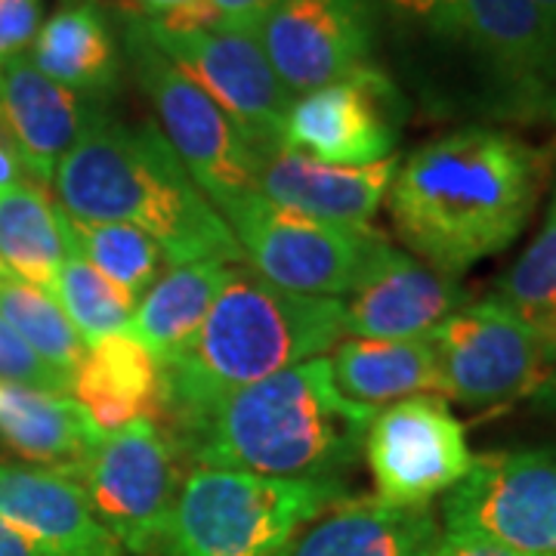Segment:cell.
<instances>
[{
  "label": "cell",
  "mask_w": 556,
  "mask_h": 556,
  "mask_svg": "<svg viewBox=\"0 0 556 556\" xmlns=\"http://www.w3.org/2000/svg\"><path fill=\"white\" fill-rule=\"evenodd\" d=\"M554 170V152L489 124H470L420 146L387 192L408 254L460 278L522 236Z\"/></svg>",
  "instance_id": "6da1fadb"
},
{
  "label": "cell",
  "mask_w": 556,
  "mask_h": 556,
  "mask_svg": "<svg viewBox=\"0 0 556 556\" xmlns=\"http://www.w3.org/2000/svg\"><path fill=\"white\" fill-rule=\"evenodd\" d=\"M343 338V300L291 294L232 263L189 350L161 365L159 420L182 448L219 399L318 358Z\"/></svg>",
  "instance_id": "7a4b0ae2"
},
{
  "label": "cell",
  "mask_w": 556,
  "mask_h": 556,
  "mask_svg": "<svg viewBox=\"0 0 556 556\" xmlns=\"http://www.w3.org/2000/svg\"><path fill=\"white\" fill-rule=\"evenodd\" d=\"M53 189L72 219L134 226L159 244L170 266L244 263L232 229L159 124L127 127L102 112L62 159Z\"/></svg>",
  "instance_id": "3957f363"
},
{
  "label": "cell",
  "mask_w": 556,
  "mask_h": 556,
  "mask_svg": "<svg viewBox=\"0 0 556 556\" xmlns=\"http://www.w3.org/2000/svg\"><path fill=\"white\" fill-rule=\"evenodd\" d=\"M378 408L340 393L325 356L223 396L186 439L195 467L276 479H340L362 455Z\"/></svg>",
  "instance_id": "277c9868"
},
{
  "label": "cell",
  "mask_w": 556,
  "mask_h": 556,
  "mask_svg": "<svg viewBox=\"0 0 556 556\" xmlns=\"http://www.w3.org/2000/svg\"><path fill=\"white\" fill-rule=\"evenodd\" d=\"M340 479H276L192 467L179 485L161 556H281L294 538L343 501Z\"/></svg>",
  "instance_id": "5b68a950"
},
{
  "label": "cell",
  "mask_w": 556,
  "mask_h": 556,
  "mask_svg": "<svg viewBox=\"0 0 556 556\" xmlns=\"http://www.w3.org/2000/svg\"><path fill=\"white\" fill-rule=\"evenodd\" d=\"M430 35L457 50L497 121H556V0H455Z\"/></svg>",
  "instance_id": "8992f818"
},
{
  "label": "cell",
  "mask_w": 556,
  "mask_h": 556,
  "mask_svg": "<svg viewBox=\"0 0 556 556\" xmlns=\"http://www.w3.org/2000/svg\"><path fill=\"white\" fill-rule=\"evenodd\" d=\"M118 38L139 90L159 115V130L219 217H226L257 192L260 159L217 102L161 53L137 10L118 13Z\"/></svg>",
  "instance_id": "52a82bcc"
},
{
  "label": "cell",
  "mask_w": 556,
  "mask_h": 556,
  "mask_svg": "<svg viewBox=\"0 0 556 556\" xmlns=\"http://www.w3.org/2000/svg\"><path fill=\"white\" fill-rule=\"evenodd\" d=\"M244 263L291 294L350 298L393 244L375 226H340L278 207L260 192L226 214Z\"/></svg>",
  "instance_id": "ba28073f"
},
{
  "label": "cell",
  "mask_w": 556,
  "mask_h": 556,
  "mask_svg": "<svg viewBox=\"0 0 556 556\" xmlns=\"http://www.w3.org/2000/svg\"><path fill=\"white\" fill-rule=\"evenodd\" d=\"M182 448L170 430L142 417L102 433L72 470L93 514L124 554L155 556L182 485Z\"/></svg>",
  "instance_id": "9c48e42d"
},
{
  "label": "cell",
  "mask_w": 556,
  "mask_h": 556,
  "mask_svg": "<svg viewBox=\"0 0 556 556\" xmlns=\"http://www.w3.org/2000/svg\"><path fill=\"white\" fill-rule=\"evenodd\" d=\"M142 16V13H139ZM149 38L239 127L260 164L281 149L285 118L298 100L273 72L257 38L223 25H164L142 16Z\"/></svg>",
  "instance_id": "30bf717a"
},
{
  "label": "cell",
  "mask_w": 556,
  "mask_h": 556,
  "mask_svg": "<svg viewBox=\"0 0 556 556\" xmlns=\"http://www.w3.org/2000/svg\"><path fill=\"white\" fill-rule=\"evenodd\" d=\"M445 532L556 556V448L489 452L442 501Z\"/></svg>",
  "instance_id": "8fae6325"
},
{
  "label": "cell",
  "mask_w": 556,
  "mask_h": 556,
  "mask_svg": "<svg viewBox=\"0 0 556 556\" xmlns=\"http://www.w3.org/2000/svg\"><path fill=\"white\" fill-rule=\"evenodd\" d=\"M427 338L439 358L445 402L473 412L535 396L554 371L526 325L492 298L464 303Z\"/></svg>",
  "instance_id": "7c38bea8"
},
{
  "label": "cell",
  "mask_w": 556,
  "mask_h": 556,
  "mask_svg": "<svg viewBox=\"0 0 556 556\" xmlns=\"http://www.w3.org/2000/svg\"><path fill=\"white\" fill-rule=\"evenodd\" d=\"M362 455L378 501L393 507H427L470 473L464 424L437 396L402 399L371 420Z\"/></svg>",
  "instance_id": "4fadbf2b"
},
{
  "label": "cell",
  "mask_w": 556,
  "mask_h": 556,
  "mask_svg": "<svg viewBox=\"0 0 556 556\" xmlns=\"http://www.w3.org/2000/svg\"><path fill=\"white\" fill-rule=\"evenodd\" d=\"M402 121V90L371 62L291 102L281 149L331 167H368L396 155Z\"/></svg>",
  "instance_id": "5bb4252c"
},
{
  "label": "cell",
  "mask_w": 556,
  "mask_h": 556,
  "mask_svg": "<svg viewBox=\"0 0 556 556\" xmlns=\"http://www.w3.org/2000/svg\"><path fill=\"white\" fill-rule=\"evenodd\" d=\"M257 40L278 80L303 97L371 65L375 13L368 0H278Z\"/></svg>",
  "instance_id": "9a60e30c"
},
{
  "label": "cell",
  "mask_w": 556,
  "mask_h": 556,
  "mask_svg": "<svg viewBox=\"0 0 556 556\" xmlns=\"http://www.w3.org/2000/svg\"><path fill=\"white\" fill-rule=\"evenodd\" d=\"M464 303L467 291L455 278L439 276L408 251L390 244L350 300H343L346 338H427Z\"/></svg>",
  "instance_id": "2e32d148"
},
{
  "label": "cell",
  "mask_w": 556,
  "mask_h": 556,
  "mask_svg": "<svg viewBox=\"0 0 556 556\" xmlns=\"http://www.w3.org/2000/svg\"><path fill=\"white\" fill-rule=\"evenodd\" d=\"M0 112L20 142L28 179L50 192L62 159L105 109L50 80L22 53L0 62Z\"/></svg>",
  "instance_id": "e0dca14e"
},
{
  "label": "cell",
  "mask_w": 556,
  "mask_h": 556,
  "mask_svg": "<svg viewBox=\"0 0 556 556\" xmlns=\"http://www.w3.org/2000/svg\"><path fill=\"white\" fill-rule=\"evenodd\" d=\"M0 519L56 556H124L68 470L0 460Z\"/></svg>",
  "instance_id": "ac0fdd59"
},
{
  "label": "cell",
  "mask_w": 556,
  "mask_h": 556,
  "mask_svg": "<svg viewBox=\"0 0 556 556\" xmlns=\"http://www.w3.org/2000/svg\"><path fill=\"white\" fill-rule=\"evenodd\" d=\"M399 164L402 159L390 155L368 167H331L278 149L276 155L260 164L257 192L303 217L362 229L371 226L380 204L387 201Z\"/></svg>",
  "instance_id": "d6986e66"
},
{
  "label": "cell",
  "mask_w": 556,
  "mask_h": 556,
  "mask_svg": "<svg viewBox=\"0 0 556 556\" xmlns=\"http://www.w3.org/2000/svg\"><path fill=\"white\" fill-rule=\"evenodd\" d=\"M442 538L433 507L343 497L300 532L281 556H433Z\"/></svg>",
  "instance_id": "ffe728a7"
},
{
  "label": "cell",
  "mask_w": 556,
  "mask_h": 556,
  "mask_svg": "<svg viewBox=\"0 0 556 556\" xmlns=\"http://www.w3.org/2000/svg\"><path fill=\"white\" fill-rule=\"evenodd\" d=\"M28 60L50 80L90 102L112 100L124 78V53L100 0H62L43 20Z\"/></svg>",
  "instance_id": "44dd1931"
},
{
  "label": "cell",
  "mask_w": 556,
  "mask_h": 556,
  "mask_svg": "<svg viewBox=\"0 0 556 556\" xmlns=\"http://www.w3.org/2000/svg\"><path fill=\"white\" fill-rule=\"evenodd\" d=\"M72 396L93 417L102 433L134 420L161 415V365L127 331L112 334L80 358L72 375Z\"/></svg>",
  "instance_id": "7402d4cb"
},
{
  "label": "cell",
  "mask_w": 556,
  "mask_h": 556,
  "mask_svg": "<svg viewBox=\"0 0 556 556\" xmlns=\"http://www.w3.org/2000/svg\"><path fill=\"white\" fill-rule=\"evenodd\" d=\"M328 362L340 393L378 412L380 405H393L402 399H445V383L430 338H343Z\"/></svg>",
  "instance_id": "603a6c76"
},
{
  "label": "cell",
  "mask_w": 556,
  "mask_h": 556,
  "mask_svg": "<svg viewBox=\"0 0 556 556\" xmlns=\"http://www.w3.org/2000/svg\"><path fill=\"white\" fill-rule=\"evenodd\" d=\"M100 437L102 430L75 396L0 380V439L25 460L72 473Z\"/></svg>",
  "instance_id": "cb8c5ba5"
},
{
  "label": "cell",
  "mask_w": 556,
  "mask_h": 556,
  "mask_svg": "<svg viewBox=\"0 0 556 556\" xmlns=\"http://www.w3.org/2000/svg\"><path fill=\"white\" fill-rule=\"evenodd\" d=\"M232 263L201 260L170 266L164 276L139 298L127 334L137 338L159 365L182 356L201 331L204 318L219 298Z\"/></svg>",
  "instance_id": "d4e9b609"
},
{
  "label": "cell",
  "mask_w": 556,
  "mask_h": 556,
  "mask_svg": "<svg viewBox=\"0 0 556 556\" xmlns=\"http://www.w3.org/2000/svg\"><path fill=\"white\" fill-rule=\"evenodd\" d=\"M68 241L62 232L60 204L35 182L0 192V263L22 281L53 291Z\"/></svg>",
  "instance_id": "484cf974"
},
{
  "label": "cell",
  "mask_w": 556,
  "mask_h": 556,
  "mask_svg": "<svg viewBox=\"0 0 556 556\" xmlns=\"http://www.w3.org/2000/svg\"><path fill=\"white\" fill-rule=\"evenodd\" d=\"M492 300L526 325L556 368V219H544L535 241L497 278Z\"/></svg>",
  "instance_id": "4316f807"
},
{
  "label": "cell",
  "mask_w": 556,
  "mask_h": 556,
  "mask_svg": "<svg viewBox=\"0 0 556 556\" xmlns=\"http://www.w3.org/2000/svg\"><path fill=\"white\" fill-rule=\"evenodd\" d=\"M60 219L68 248L137 300L159 281L164 269H170L159 244L134 226L72 219L62 207Z\"/></svg>",
  "instance_id": "83f0119b"
},
{
  "label": "cell",
  "mask_w": 556,
  "mask_h": 556,
  "mask_svg": "<svg viewBox=\"0 0 556 556\" xmlns=\"http://www.w3.org/2000/svg\"><path fill=\"white\" fill-rule=\"evenodd\" d=\"M0 318L20 334L47 365L60 368L62 375H75L80 358L87 353L75 325L62 313V306L50 291L16 278L10 269L0 276Z\"/></svg>",
  "instance_id": "f1b7e54d"
},
{
  "label": "cell",
  "mask_w": 556,
  "mask_h": 556,
  "mask_svg": "<svg viewBox=\"0 0 556 556\" xmlns=\"http://www.w3.org/2000/svg\"><path fill=\"white\" fill-rule=\"evenodd\" d=\"M62 313L75 325L84 346H93L100 340L127 331L139 300L118 288L112 278H105L100 269H93L87 260L68 248L62 260L53 291H50Z\"/></svg>",
  "instance_id": "f546056e"
},
{
  "label": "cell",
  "mask_w": 556,
  "mask_h": 556,
  "mask_svg": "<svg viewBox=\"0 0 556 556\" xmlns=\"http://www.w3.org/2000/svg\"><path fill=\"white\" fill-rule=\"evenodd\" d=\"M0 380L72 396V378L62 375L60 368L47 365L3 318H0Z\"/></svg>",
  "instance_id": "4dcf8cb0"
},
{
  "label": "cell",
  "mask_w": 556,
  "mask_h": 556,
  "mask_svg": "<svg viewBox=\"0 0 556 556\" xmlns=\"http://www.w3.org/2000/svg\"><path fill=\"white\" fill-rule=\"evenodd\" d=\"M43 25V0H0V62L31 50Z\"/></svg>",
  "instance_id": "1f68e13d"
},
{
  "label": "cell",
  "mask_w": 556,
  "mask_h": 556,
  "mask_svg": "<svg viewBox=\"0 0 556 556\" xmlns=\"http://www.w3.org/2000/svg\"><path fill=\"white\" fill-rule=\"evenodd\" d=\"M276 3L278 0H207V10L214 16V25L257 38L266 16L276 10Z\"/></svg>",
  "instance_id": "d6a6232c"
},
{
  "label": "cell",
  "mask_w": 556,
  "mask_h": 556,
  "mask_svg": "<svg viewBox=\"0 0 556 556\" xmlns=\"http://www.w3.org/2000/svg\"><path fill=\"white\" fill-rule=\"evenodd\" d=\"M137 13L164 25H207L214 22L207 0H130Z\"/></svg>",
  "instance_id": "836d02e7"
},
{
  "label": "cell",
  "mask_w": 556,
  "mask_h": 556,
  "mask_svg": "<svg viewBox=\"0 0 556 556\" xmlns=\"http://www.w3.org/2000/svg\"><path fill=\"white\" fill-rule=\"evenodd\" d=\"M20 182H31V179L25 174L20 142L13 137V130H10V124L3 118V112H0V192L3 189H13Z\"/></svg>",
  "instance_id": "e575fe53"
},
{
  "label": "cell",
  "mask_w": 556,
  "mask_h": 556,
  "mask_svg": "<svg viewBox=\"0 0 556 556\" xmlns=\"http://www.w3.org/2000/svg\"><path fill=\"white\" fill-rule=\"evenodd\" d=\"M433 556H526L510 551V547H501L495 541H485V538L473 535H455V532H442L437 544V554Z\"/></svg>",
  "instance_id": "d590c367"
},
{
  "label": "cell",
  "mask_w": 556,
  "mask_h": 556,
  "mask_svg": "<svg viewBox=\"0 0 556 556\" xmlns=\"http://www.w3.org/2000/svg\"><path fill=\"white\" fill-rule=\"evenodd\" d=\"M0 556H56L47 547H40L38 541L20 532L16 526H10L7 519H0Z\"/></svg>",
  "instance_id": "8d00e7d4"
},
{
  "label": "cell",
  "mask_w": 556,
  "mask_h": 556,
  "mask_svg": "<svg viewBox=\"0 0 556 556\" xmlns=\"http://www.w3.org/2000/svg\"><path fill=\"white\" fill-rule=\"evenodd\" d=\"M396 16H405V20L427 22L433 20V13L439 10V0H383Z\"/></svg>",
  "instance_id": "74e56055"
},
{
  "label": "cell",
  "mask_w": 556,
  "mask_h": 556,
  "mask_svg": "<svg viewBox=\"0 0 556 556\" xmlns=\"http://www.w3.org/2000/svg\"><path fill=\"white\" fill-rule=\"evenodd\" d=\"M535 399H538V405H541V408H547V412H554V415H556V368L551 371V378H547L544 383H541V387H538Z\"/></svg>",
  "instance_id": "f35d334b"
},
{
  "label": "cell",
  "mask_w": 556,
  "mask_h": 556,
  "mask_svg": "<svg viewBox=\"0 0 556 556\" xmlns=\"http://www.w3.org/2000/svg\"><path fill=\"white\" fill-rule=\"evenodd\" d=\"M452 3H455V0H439V10H437V13H433V20H430V22L442 20V16H445V13L452 10ZM430 22H427V25H430Z\"/></svg>",
  "instance_id": "ab89813d"
},
{
  "label": "cell",
  "mask_w": 556,
  "mask_h": 556,
  "mask_svg": "<svg viewBox=\"0 0 556 556\" xmlns=\"http://www.w3.org/2000/svg\"><path fill=\"white\" fill-rule=\"evenodd\" d=\"M547 219H556V189H554V199H551V211H547Z\"/></svg>",
  "instance_id": "60d3db41"
},
{
  "label": "cell",
  "mask_w": 556,
  "mask_h": 556,
  "mask_svg": "<svg viewBox=\"0 0 556 556\" xmlns=\"http://www.w3.org/2000/svg\"><path fill=\"white\" fill-rule=\"evenodd\" d=\"M3 273H7V266H3V263H0V276H3Z\"/></svg>",
  "instance_id": "b9f144b4"
}]
</instances>
